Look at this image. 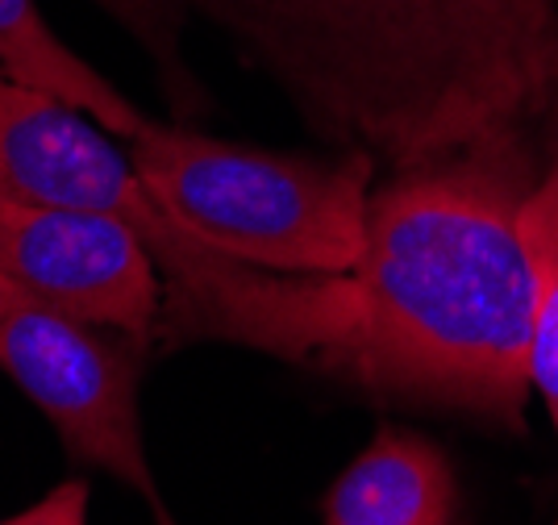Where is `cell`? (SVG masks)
<instances>
[{
	"label": "cell",
	"mask_w": 558,
	"mask_h": 525,
	"mask_svg": "<svg viewBox=\"0 0 558 525\" xmlns=\"http://www.w3.org/2000/svg\"><path fill=\"white\" fill-rule=\"evenodd\" d=\"M537 171L530 138L392 171L367 201V247L347 275L350 334L322 367L375 396L521 430L534 305L517 208Z\"/></svg>",
	"instance_id": "6da1fadb"
},
{
	"label": "cell",
	"mask_w": 558,
	"mask_h": 525,
	"mask_svg": "<svg viewBox=\"0 0 558 525\" xmlns=\"http://www.w3.org/2000/svg\"><path fill=\"white\" fill-rule=\"evenodd\" d=\"M322 138L392 171L558 117V0H217Z\"/></svg>",
	"instance_id": "7a4b0ae2"
},
{
	"label": "cell",
	"mask_w": 558,
	"mask_h": 525,
	"mask_svg": "<svg viewBox=\"0 0 558 525\" xmlns=\"http://www.w3.org/2000/svg\"><path fill=\"white\" fill-rule=\"evenodd\" d=\"M0 201L121 222L159 272L167 343H233L288 363H326L347 343L354 321L347 275L263 272L221 254L167 217L105 126L4 71Z\"/></svg>",
	"instance_id": "3957f363"
},
{
	"label": "cell",
	"mask_w": 558,
	"mask_h": 525,
	"mask_svg": "<svg viewBox=\"0 0 558 525\" xmlns=\"http://www.w3.org/2000/svg\"><path fill=\"white\" fill-rule=\"evenodd\" d=\"M130 163L167 217L209 247L283 275H350L367 247L375 159L276 155L146 121Z\"/></svg>",
	"instance_id": "277c9868"
},
{
	"label": "cell",
	"mask_w": 558,
	"mask_h": 525,
	"mask_svg": "<svg viewBox=\"0 0 558 525\" xmlns=\"http://www.w3.org/2000/svg\"><path fill=\"white\" fill-rule=\"evenodd\" d=\"M146 346L0 279V371L50 417L75 463L105 467L159 509L138 426Z\"/></svg>",
	"instance_id": "5b68a950"
},
{
	"label": "cell",
	"mask_w": 558,
	"mask_h": 525,
	"mask_svg": "<svg viewBox=\"0 0 558 525\" xmlns=\"http://www.w3.org/2000/svg\"><path fill=\"white\" fill-rule=\"evenodd\" d=\"M0 279L142 343L159 334V272L138 238L109 217L0 201Z\"/></svg>",
	"instance_id": "8992f818"
},
{
	"label": "cell",
	"mask_w": 558,
	"mask_h": 525,
	"mask_svg": "<svg viewBox=\"0 0 558 525\" xmlns=\"http://www.w3.org/2000/svg\"><path fill=\"white\" fill-rule=\"evenodd\" d=\"M454 476L421 434L379 430L326 497V525H450Z\"/></svg>",
	"instance_id": "52a82bcc"
},
{
	"label": "cell",
	"mask_w": 558,
	"mask_h": 525,
	"mask_svg": "<svg viewBox=\"0 0 558 525\" xmlns=\"http://www.w3.org/2000/svg\"><path fill=\"white\" fill-rule=\"evenodd\" d=\"M0 71L17 84L50 92L71 109L88 114L113 138H138L150 117H142L121 92L75 50L54 38L34 0H0Z\"/></svg>",
	"instance_id": "ba28073f"
},
{
	"label": "cell",
	"mask_w": 558,
	"mask_h": 525,
	"mask_svg": "<svg viewBox=\"0 0 558 525\" xmlns=\"http://www.w3.org/2000/svg\"><path fill=\"white\" fill-rule=\"evenodd\" d=\"M517 234L530 267V384L558 430V151L537 171L517 208Z\"/></svg>",
	"instance_id": "9c48e42d"
},
{
	"label": "cell",
	"mask_w": 558,
	"mask_h": 525,
	"mask_svg": "<svg viewBox=\"0 0 558 525\" xmlns=\"http://www.w3.org/2000/svg\"><path fill=\"white\" fill-rule=\"evenodd\" d=\"M113 22H121L142 46H150L159 59L171 63L175 38L196 13H213L217 0H93Z\"/></svg>",
	"instance_id": "30bf717a"
},
{
	"label": "cell",
	"mask_w": 558,
	"mask_h": 525,
	"mask_svg": "<svg viewBox=\"0 0 558 525\" xmlns=\"http://www.w3.org/2000/svg\"><path fill=\"white\" fill-rule=\"evenodd\" d=\"M0 525H88V484H59L38 504H29L25 513H17V517H9V522Z\"/></svg>",
	"instance_id": "8fae6325"
}]
</instances>
